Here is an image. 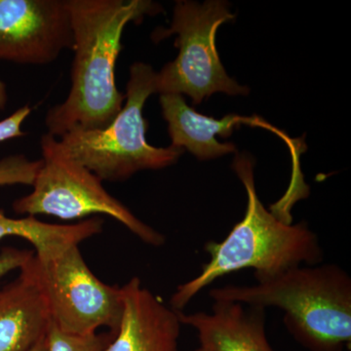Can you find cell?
<instances>
[{"mask_svg":"<svg viewBox=\"0 0 351 351\" xmlns=\"http://www.w3.org/2000/svg\"><path fill=\"white\" fill-rule=\"evenodd\" d=\"M68 6L75 53L71 88L45 117L48 134L58 138L73 129L100 130L112 123L125 101L115 83L124 29L162 10L149 0H68Z\"/></svg>","mask_w":351,"mask_h":351,"instance_id":"obj_1","label":"cell"},{"mask_svg":"<svg viewBox=\"0 0 351 351\" xmlns=\"http://www.w3.org/2000/svg\"><path fill=\"white\" fill-rule=\"evenodd\" d=\"M232 169L246 189L248 199L244 218L223 241L205 244L210 261L197 276L176 289L170 300L176 311H182L203 289L233 272L252 269L258 280L300 265L323 262L319 239L306 223H284L258 199L253 158L237 154Z\"/></svg>","mask_w":351,"mask_h":351,"instance_id":"obj_2","label":"cell"},{"mask_svg":"<svg viewBox=\"0 0 351 351\" xmlns=\"http://www.w3.org/2000/svg\"><path fill=\"white\" fill-rule=\"evenodd\" d=\"M254 285L210 290L215 301L233 302L284 313L286 329L308 351H343L351 343V278L336 263L300 265Z\"/></svg>","mask_w":351,"mask_h":351,"instance_id":"obj_3","label":"cell"},{"mask_svg":"<svg viewBox=\"0 0 351 351\" xmlns=\"http://www.w3.org/2000/svg\"><path fill=\"white\" fill-rule=\"evenodd\" d=\"M157 73L149 64H133L125 101L112 123L100 130L73 129L59 138L66 152L101 181H126L144 170H160L177 162L180 147H156L145 138V101L156 93Z\"/></svg>","mask_w":351,"mask_h":351,"instance_id":"obj_4","label":"cell"},{"mask_svg":"<svg viewBox=\"0 0 351 351\" xmlns=\"http://www.w3.org/2000/svg\"><path fill=\"white\" fill-rule=\"evenodd\" d=\"M41 165L32 191L13 203L17 214L38 215L71 221L93 215L117 219L145 243L162 246L165 237L138 219L113 197L103 181L64 149L59 138L44 134L40 138Z\"/></svg>","mask_w":351,"mask_h":351,"instance_id":"obj_5","label":"cell"},{"mask_svg":"<svg viewBox=\"0 0 351 351\" xmlns=\"http://www.w3.org/2000/svg\"><path fill=\"white\" fill-rule=\"evenodd\" d=\"M235 19L230 4L209 0L203 4L177 1L169 29H157L156 43L178 34L175 46L179 55L157 73L156 93L186 95L196 106L214 93L247 95L242 86L226 73L216 47L219 25Z\"/></svg>","mask_w":351,"mask_h":351,"instance_id":"obj_6","label":"cell"},{"mask_svg":"<svg viewBox=\"0 0 351 351\" xmlns=\"http://www.w3.org/2000/svg\"><path fill=\"white\" fill-rule=\"evenodd\" d=\"M27 263L55 326L73 335L94 334L101 327L117 334L124 309L121 287L108 285L95 276L80 245L47 257L34 255Z\"/></svg>","mask_w":351,"mask_h":351,"instance_id":"obj_7","label":"cell"},{"mask_svg":"<svg viewBox=\"0 0 351 351\" xmlns=\"http://www.w3.org/2000/svg\"><path fill=\"white\" fill-rule=\"evenodd\" d=\"M73 48L68 0H0V61L43 66Z\"/></svg>","mask_w":351,"mask_h":351,"instance_id":"obj_8","label":"cell"},{"mask_svg":"<svg viewBox=\"0 0 351 351\" xmlns=\"http://www.w3.org/2000/svg\"><path fill=\"white\" fill-rule=\"evenodd\" d=\"M164 119L168 124L173 147L188 149L199 160H210L219 156L237 152V147L232 143L218 142L216 136L228 138L232 135L237 127L246 125L262 127L277 134L288 143L291 149H294L295 156L300 152L284 132L278 130L261 117H243L237 114H228L221 119L205 117L189 107L184 97L178 94H162L159 99Z\"/></svg>","mask_w":351,"mask_h":351,"instance_id":"obj_9","label":"cell"},{"mask_svg":"<svg viewBox=\"0 0 351 351\" xmlns=\"http://www.w3.org/2000/svg\"><path fill=\"white\" fill-rule=\"evenodd\" d=\"M123 314L106 351H178L181 321L138 277L122 286Z\"/></svg>","mask_w":351,"mask_h":351,"instance_id":"obj_10","label":"cell"},{"mask_svg":"<svg viewBox=\"0 0 351 351\" xmlns=\"http://www.w3.org/2000/svg\"><path fill=\"white\" fill-rule=\"evenodd\" d=\"M182 325L197 332L202 351H274L265 334V309L215 301L211 313L178 311Z\"/></svg>","mask_w":351,"mask_h":351,"instance_id":"obj_11","label":"cell"},{"mask_svg":"<svg viewBox=\"0 0 351 351\" xmlns=\"http://www.w3.org/2000/svg\"><path fill=\"white\" fill-rule=\"evenodd\" d=\"M29 261L0 290V351H29L47 336L49 311Z\"/></svg>","mask_w":351,"mask_h":351,"instance_id":"obj_12","label":"cell"},{"mask_svg":"<svg viewBox=\"0 0 351 351\" xmlns=\"http://www.w3.org/2000/svg\"><path fill=\"white\" fill-rule=\"evenodd\" d=\"M103 219L95 217L73 225H55L32 216L10 218L0 209V240L8 237L27 240L38 257H47L71 245H80L103 232Z\"/></svg>","mask_w":351,"mask_h":351,"instance_id":"obj_13","label":"cell"},{"mask_svg":"<svg viewBox=\"0 0 351 351\" xmlns=\"http://www.w3.org/2000/svg\"><path fill=\"white\" fill-rule=\"evenodd\" d=\"M49 351H106L110 339L97 332L89 335H73L61 331L51 322L47 336Z\"/></svg>","mask_w":351,"mask_h":351,"instance_id":"obj_14","label":"cell"},{"mask_svg":"<svg viewBox=\"0 0 351 351\" xmlns=\"http://www.w3.org/2000/svg\"><path fill=\"white\" fill-rule=\"evenodd\" d=\"M41 160H31L24 154H14L0 160V186H32Z\"/></svg>","mask_w":351,"mask_h":351,"instance_id":"obj_15","label":"cell"},{"mask_svg":"<svg viewBox=\"0 0 351 351\" xmlns=\"http://www.w3.org/2000/svg\"><path fill=\"white\" fill-rule=\"evenodd\" d=\"M32 108L29 105L20 108L10 117L0 120V144L12 138H22L27 135L22 130L23 124L31 115Z\"/></svg>","mask_w":351,"mask_h":351,"instance_id":"obj_16","label":"cell"},{"mask_svg":"<svg viewBox=\"0 0 351 351\" xmlns=\"http://www.w3.org/2000/svg\"><path fill=\"white\" fill-rule=\"evenodd\" d=\"M34 255L32 251L18 250L16 248H5L0 252V278L9 272L22 269L27 261Z\"/></svg>","mask_w":351,"mask_h":351,"instance_id":"obj_17","label":"cell"},{"mask_svg":"<svg viewBox=\"0 0 351 351\" xmlns=\"http://www.w3.org/2000/svg\"><path fill=\"white\" fill-rule=\"evenodd\" d=\"M8 101V95H7L6 85L0 78V112L5 108Z\"/></svg>","mask_w":351,"mask_h":351,"instance_id":"obj_18","label":"cell"},{"mask_svg":"<svg viewBox=\"0 0 351 351\" xmlns=\"http://www.w3.org/2000/svg\"><path fill=\"white\" fill-rule=\"evenodd\" d=\"M29 351H49L48 350L47 339H46V337Z\"/></svg>","mask_w":351,"mask_h":351,"instance_id":"obj_19","label":"cell"},{"mask_svg":"<svg viewBox=\"0 0 351 351\" xmlns=\"http://www.w3.org/2000/svg\"><path fill=\"white\" fill-rule=\"evenodd\" d=\"M195 351H202V350H199V348H197V350H195Z\"/></svg>","mask_w":351,"mask_h":351,"instance_id":"obj_20","label":"cell"}]
</instances>
